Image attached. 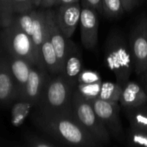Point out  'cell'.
Instances as JSON below:
<instances>
[{
    "instance_id": "277c9868",
    "label": "cell",
    "mask_w": 147,
    "mask_h": 147,
    "mask_svg": "<svg viewBox=\"0 0 147 147\" xmlns=\"http://www.w3.org/2000/svg\"><path fill=\"white\" fill-rule=\"evenodd\" d=\"M72 113L79 124L101 144L110 142L111 135L96 114L92 104L75 90L72 98Z\"/></svg>"
},
{
    "instance_id": "ffe728a7",
    "label": "cell",
    "mask_w": 147,
    "mask_h": 147,
    "mask_svg": "<svg viewBox=\"0 0 147 147\" xmlns=\"http://www.w3.org/2000/svg\"><path fill=\"white\" fill-rule=\"evenodd\" d=\"M101 83H94V84H82L78 83L75 88V91L82 96L84 100L92 102L93 100L99 98Z\"/></svg>"
},
{
    "instance_id": "e575fe53",
    "label": "cell",
    "mask_w": 147,
    "mask_h": 147,
    "mask_svg": "<svg viewBox=\"0 0 147 147\" xmlns=\"http://www.w3.org/2000/svg\"><path fill=\"white\" fill-rule=\"evenodd\" d=\"M56 5H57V0H56Z\"/></svg>"
},
{
    "instance_id": "1f68e13d",
    "label": "cell",
    "mask_w": 147,
    "mask_h": 147,
    "mask_svg": "<svg viewBox=\"0 0 147 147\" xmlns=\"http://www.w3.org/2000/svg\"><path fill=\"white\" fill-rule=\"evenodd\" d=\"M32 3H33L35 8H39L42 6V0H32Z\"/></svg>"
},
{
    "instance_id": "ba28073f",
    "label": "cell",
    "mask_w": 147,
    "mask_h": 147,
    "mask_svg": "<svg viewBox=\"0 0 147 147\" xmlns=\"http://www.w3.org/2000/svg\"><path fill=\"white\" fill-rule=\"evenodd\" d=\"M80 29L82 43L87 49H94L99 38V19L96 11L85 1L82 6Z\"/></svg>"
},
{
    "instance_id": "4fadbf2b",
    "label": "cell",
    "mask_w": 147,
    "mask_h": 147,
    "mask_svg": "<svg viewBox=\"0 0 147 147\" xmlns=\"http://www.w3.org/2000/svg\"><path fill=\"white\" fill-rule=\"evenodd\" d=\"M119 104L125 109L134 108L147 104V94L140 83L128 81L123 86Z\"/></svg>"
},
{
    "instance_id": "d6a6232c",
    "label": "cell",
    "mask_w": 147,
    "mask_h": 147,
    "mask_svg": "<svg viewBox=\"0 0 147 147\" xmlns=\"http://www.w3.org/2000/svg\"><path fill=\"white\" fill-rule=\"evenodd\" d=\"M35 147H52V146L46 143H38Z\"/></svg>"
},
{
    "instance_id": "9a60e30c",
    "label": "cell",
    "mask_w": 147,
    "mask_h": 147,
    "mask_svg": "<svg viewBox=\"0 0 147 147\" xmlns=\"http://www.w3.org/2000/svg\"><path fill=\"white\" fill-rule=\"evenodd\" d=\"M14 94L18 92L7 57L0 55V101H5Z\"/></svg>"
},
{
    "instance_id": "83f0119b",
    "label": "cell",
    "mask_w": 147,
    "mask_h": 147,
    "mask_svg": "<svg viewBox=\"0 0 147 147\" xmlns=\"http://www.w3.org/2000/svg\"><path fill=\"white\" fill-rule=\"evenodd\" d=\"M121 1L125 11H131L138 3V0H121Z\"/></svg>"
},
{
    "instance_id": "e0dca14e",
    "label": "cell",
    "mask_w": 147,
    "mask_h": 147,
    "mask_svg": "<svg viewBox=\"0 0 147 147\" xmlns=\"http://www.w3.org/2000/svg\"><path fill=\"white\" fill-rule=\"evenodd\" d=\"M125 110L130 127L147 131V104Z\"/></svg>"
},
{
    "instance_id": "cb8c5ba5",
    "label": "cell",
    "mask_w": 147,
    "mask_h": 147,
    "mask_svg": "<svg viewBox=\"0 0 147 147\" xmlns=\"http://www.w3.org/2000/svg\"><path fill=\"white\" fill-rule=\"evenodd\" d=\"M31 107H32V103L29 101L18 103L14 107L12 115H13V121L16 125H19L24 121V119L29 114Z\"/></svg>"
},
{
    "instance_id": "7402d4cb",
    "label": "cell",
    "mask_w": 147,
    "mask_h": 147,
    "mask_svg": "<svg viewBox=\"0 0 147 147\" xmlns=\"http://www.w3.org/2000/svg\"><path fill=\"white\" fill-rule=\"evenodd\" d=\"M14 16L12 0H0V24L4 29L12 23Z\"/></svg>"
},
{
    "instance_id": "4316f807",
    "label": "cell",
    "mask_w": 147,
    "mask_h": 147,
    "mask_svg": "<svg viewBox=\"0 0 147 147\" xmlns=\"http://www.w3.org/2000/svg\"><path fill=\"white\" fill-rule=\"evenodd\" d=\"M84 1L93 7L96 11L100 13H103V8H102V0H84Z\"/></svg>"
},
{
    "instance_id": "7c38bea8",
    "label": "cell",
    "mask_w": 147,
    "mask_h": 147,
    "mask_svg": "<svg viewBox=\"0 0 147 147\" xmlns=\"http://www.w3.org/2000/svg\"><path fill=\"white\" fill-rule=\"evenodd\" d=\"M82 71V61L81 53L75 43L68 42L67 56L61 75L70 86L75 88L78 84V78Z\"/></svg>"
},
{
    "instance_id": "8fae6325",
    "label": "cell",
    "mask_w": 147,
    "mask_h": 147,
    "mask_svg": "<svg viewBox=\"0 0 147 147\" xmlns=\"http://www.w3.org/2000/svg\"><path fill=\"white\" fill-rule=\"evenodd\" d=\"M49 76V73L45 68L32 66L22 96L30 103L40 100Z\"/></svg>"
},
{
    "instance_id": "6da1fadb",
    "label": "cell",
    "mask_w": 147,
    "mask_h": 147,
    "mask_svg": "<svg viewBox=\"0 0 147 147\" xmlns=\"http://www.w3.org/2000/svg\"><path fill=\"white\" fill-rule=\"evenodd\" d=\"M45 127L61 143L71 147H101L87 130L74 117L73 113H44Z\"/></svg>"
},
{
    "instance_id": "d4e9b609",
    "label": "cell",
    "mask_w": 147,
    "mask_h": 147,
    "mask_svg": "<svg viewBox=\"0 0 147 147\" xmlns=\"http://www.w3.org/2000/svg\"><path fill=\"white\" fill-rule=\"evenodd\" d=\"M99 82H102L100 74L97 71L91 69H82L78 78V83L94 84Z\"/></svg>"
},
{
    "instance_id": "7a4b0ae2",
    "label": "cell",
    "mask_w": 147,
    "mask_h": 147,
    "mask_svg": "<svg viewBox=\"0 0 147 147\" xmlns=\"http://www.w3.org/2000/svg\"><path fill=\"white\" fill-rule=\"evenodd\" d=\"M105 61L116 82L124 86L134 72V65L129 42L121 33L109 35L105 46Z\"/></svg>"
},
{
    "instance_id": "9c48e42d",
    "label": "cell",
    "mask_w": 147,
    "mask_h": 147,
    "mask_svg": "<svg viewBox=\"0 0 147 147\" xmlns=\"http://www.w3.org/2000/svg\"><path fill=\"white\" fill-rule=\"evenodd\" d=\"M81 13L82 6L79 2L61 5L58 11H55L56 23L67 39L74 35L78 24H80Z\"/></svg>"
},
{
    "instance_id": "f546056e",
    "label": "cell",
    "mask_w": 147,
    "mask_h": 147,
    "mask_svg": "<svg viewBox=\"0 0 147 147\" xmlns=\"http://www.w3.org/2000/svg\"><path fill=\"white\" fill-rule=\"evenodd\" d=\"M139 77L141 78V82H140V84L143 86L144 89L145 90V92H146V94H147V70H146L144 74H142L141 76H139Z\"/></svg>"
},
{
    "instance_id": "3957f363",
    "label": "cell",
    "mask_w": 147,
    "mask_h": 147,
    "mask_svg": "<svg viewBox=\"0 0 147 147\" xmlns=\"http://www.w3.org/2000/svg\"><path fill=\"white\" fill-rule=\"evenodd\" d=\"M74 90L61 74L49 76L40 99L44 113H71Z\"/></svg>"
},
{
    "instance_id": "603a6c76",
    "label": "cell",
    "mask_w": 147,
    "mask_h": 147,
    "mask_svg": "<svg viewBox=\"0 0 147 147\" xmlns=\"http://www.w3.org/2000/svg\"><path fill=\"white\" fill-rule=\"evenodd\" d=\"M128 143L130 147H147V131L130 127Z\"/></svg>"
},
{
    "instance_id": "5b68a950",
    "label": "cell",
    "mask_w": 147,
    "mask_h": 147,
    "mask_svg": "<svg viewBox=\"0 0 147 147\" xmlns=\"http://www.w3.org/2000/svg\"><path fill=\"white\" fill-rule=\"evenodd\" d=\"M4 30L3 42L9 55L22 58L32 66L44 68L32 38L28 34L13 24Z\"/></svg>"
},
{
    "instance_id": "f1b7e54d",
    "label": "cell",
    "mask_w": 147,
    "mask_h": 147,
    "mask_svg": "<svg viewBox=\"0 0 147 147\" xmlns=\"http://www.w3.org/2000/svg\"><path fill=\"white\" fill-rule=\"evenodd\" d=\"M54 5H56V0H42L41 8L49 9V8L53 7Z\"/></svg>"
},
{
    "instance_id": "44dd1931",
    "label": "cell",
    "mask_w": 147,
    "mask_h": 147,
    "mask_svg": "<svg viewBox=\"0 0 147 147\" xmlns=\"http://www.w3.org/2000/svg\"><path fill=\"white\" fill-rule=\"evenodd\" d=\"M103 13L108 18L120 17L125 9L121 0H102Z\"/></svg>"
},
{
    "instance_id": "2e32d148",
    "label": "cell",
    "mask_w": 147,
    "mask_h": 147,
    "mask_svg": "<svg viewBox=\"0 0 147 147\" xmlns=\"http://www.w3.org/2000/svg\"><path fill=\"white\" fill-rule=\"evenodd\" d=\"M41 56H42V61L43 67L49 73V75L55 76V75H59V74L61 73V65L57 58L55 50L50 41L48 28L41 48Z\"/></svg>"
},
{
    "instance_id": "52a82bcc",
    "label": "cell",
    "mask_w": 147,
    "mask_h": 147,
    "mask_svg": "<svg viewBox=\"0 0 147 147\" xmlns=\"http://www.w3.org/2000/svg\"><path fill=\"white\" fill-rule=\"evenodd\" d=\"M90 103L96 114L109 131L111 137L121 140L124 138V131L119 115V102L106 101L100 99H96Z\"/></svg>"
},
{
    "instance_id": "836d02e7",
    "label": "cell",
    "mask_w": 147,
    "mask_h": 147,
    "mask_svg": "<svg viewBox=\"0 0 147 147\" xmlns=\"http://www.w3.org/2000/svg\"><path fill=\"white\" fill-rule=\"evenodd\" d=\"M146 70H147V61H146Z\"/></svg>"
},
{
    "instance_id": "5bb4252c",
    "label": "cell",
    "mask_w": 147,
    "mask_h": 147,
    "mask_svg": "<svg viewBox=\"0 0 147 147\" xmlns=\"http://www.w3.org/2000/svg\"><path fill=\"white\" fill-rule=\"evenodd\" d=\"M7 61L16 84L18 94L23 95L32 65L22 58H18L11 55H8Z\"/></svg>"
},
{
    "instance_id": "ac0fdd59",
    "label": "cell",
    "mask_w": 147,
    "mask_h": 147,
    "mask_svg": "<svg viewBox=\"0 0 147 147\" xmlns=\"http://www.w3.org/2000/svg\"><path fill=\"white\" fill-rule=\"evenodd\" d=\"M123 91V86L119 84L117 82H102L100 92L98 99L112 101V102H119L121 94Z\"/></svg>"
},
{
    "instance_id": "d6986e66",
    "label": "cell",
    "mask_w": 147,
    "mask_h": 147,
    "mask_svg": "<svg viewBox=\"0 0 147 147\" xmlns=\"http://www.w3.org/2000/svg\"><path fill=\"white\" fill-rule=\"evenodd\" d=\"M36 12V10L33 9L27 12L15 14L11 24L18 26L20 30H22L24 32H25L31 37L33 28H34Z\"/></svg>"
},
{
    "instance_id": "30bf717a",
    "label": "cell",
    "mask_w": 147,
    "mask_h": 147,
    "mask_svg": "<svg viewBox=\"0 0 147 147\" xmlns=\"http://www.w3.org/2000/svg\"><path fill=\"white\" fill-rule=\"evenodd\" d=\"M46 22H47V28H48L49 38L55 50L62 71L63 64L67 56L68 41L67 38L63 35V33L61 32L56 23L55 11L46 9Z\"/></svg>"
},
{
    "instance_id": "4dcf8cb0",
    "label": "cell",
    "mask_w": 147,
    "mask_h": 147,
    "mask_svg": "<svg viewBox=\"0 0 147 147\" xmlns=\"http://www.w3.org/2000/svg\"><path fill=\"white\" fill-rule=\"evenodd\" d=\"M81 0H57V5H67V4H73L78 3Z\"/></svg>"
},
{
    "instance_id": "484cf974",
    "label": "cell",
    "mask_w": 147,
    "mask_h": 147,
    "mask_svg": "<svg viewBox=\"0 0 147 147\" xmlns=\"http://www.w3.org/2000/svg\"><path fill=\"white\" fill-rule=\"evenodd\" d=\"M32 0H12V9L14 14H20L33 10Z\"/></svg>"
},
{
    "instance_id": "8992f818",
    "label": "cell",
    "mask_w": 147,
    "mask_h": 147,
    "mask_svg": "<svg viewBox=\"0 0 147 147\" xmlns=\"http://www.w3.org/2000/svg\"><path fill=\"white\" fill-rule=\"evenodd\" d=\"M129 46L138 76L146 71L147 61V18L140 20L133 28L129 37Z\"/></svg>"
}]
</instances>
